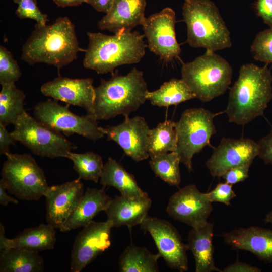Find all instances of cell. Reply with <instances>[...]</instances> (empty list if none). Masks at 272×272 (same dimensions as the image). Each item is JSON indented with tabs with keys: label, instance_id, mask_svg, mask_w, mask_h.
Wrapping results in <instances>:
<instances>
[{
	"label": "cell",
	"instance_id": "cell-1",
	"mask_svg": "<svg viewBox=\"0 0 272 272\" xmlns=\"http://www.w3.org/2000/svg\"><path fill=\"white\" fill-rule=\"evenodd\" d=\"M82 51L72 21L67 17H59L51 25L35 24L22 46L21 59L30 65L45 63L59 69Z\"/></svg>",
	"mask_w": 272,
	"mask_h": 272
},
{
	"label": "cell",
	"instance_id": "cell-2",
	"mask_svg": "<svg viewBox=\"0 0 272 272\" xmlns=\"http://www.w3.org/2000/svg\"><path fill=\"white\" fill-rule=\"evenodd\" d=\"M271 99L272 74L267 64H245L230 89L225 112L230 122L244 125L262 115Z\"/></svg>",
	"mask_w": 272,
	"mask_h": 272
},
{
	"label": "cell",
	"instance_id": "cell-3",
	"mask_svg": "<svg viewBox=\"0 0 272 272\" xmlns=\"http://www.w3.org/2000/svg\"><path fill=\"white\" fill-rule=\"evenodd\" d=\"M95 91L92 112L88 115L98 120L129 116L145 103L148 90L143 72L134 67L126 75L102 79Z\"/></svg>",
	"mask_w": 272,
	"mask_h": 272
},
{
	"label": "cell",
	"instance_id": "cell-4",
	"mask_svg": "<svg viewBox=\"0 0 272 272\" xmlns=\"http://www.w3.org/2000/svg\"><path fill=\"white\" fill-rule=\"evenodd\" d=\"M87 35L89 44L83 65L98 74L113 72L119 66L137 63L146 53L145 36L138 31L113 35L88 32Z\"/></svg>",
	"mask_w": 272,
	"mask_h": 272
},
{
	"label": "cell",
	"instance_id": "cell-5",
	"mask_svg": "<svg viewBox=\"0 0 272 272\" xmlns=\"http://www.w3.org/2000/svg\"><path fill=\"white\" fill-rule=\"evenodd\" d=\"M190 46L215 52L231 46L230 32L218 9L211 0H189L182 7Z\"/></svg>",
	"mask_w": 272,
	"mask_h": 272
},
{
	"label": "cell",
	"instance_id": "cell-6",
	"mask_svg": "<svg viewBox=\"0 0 272 272\" xmlns=\"http://www.w3.org/2000/svg\"><path fill=\"white\" fill-rule=\"evenodd\" d=\"M232 68L229 63L214 52H206L193 61L183 64L182 79L202 102L223 95L231 84Z\"/></svg>",
	"mask_w": 272,
	"mask_h": 272
},
{
	"label": "cell",
	"instance_id": "cell-7",
	"mask_svg": "<svg viewBox=\"0 0 272 272\" xmlns=\"http://www.w3.org/2000/svg\"><path fill=\"white\" fill-rule=\"evenodd\" d=\"M2 170V183L6 190L17 198L27 201L44 196L49 186L44 171L34 158L27 154L10 152Z\"/></svg>",
	"mask_w": 272,
	"mask_h": 272
},
{
	"label": "cell",
	"instance_id": "cell-8",
	"mask_svg": "<svg viewBox=\"0 0 272 272\" xmlns=\"http://www.w3.org/2000/svg\"><path fill=\"white\" fill-rule=\"evenodd\" d=\"M217 114L203 108L185 110L175 123L177 148L181 162L189 172L192 171L193 157L207 146H211L210 139L216 132L213 119Z\"/></svg>",
	"mask_w": 272,
	"mask_h": 272
},
{
	"label": "cell",
	"instance_id": "cell-9",
	"mask_svg": "<svg viewBox=\"0 0 272 272\" xmlns=\"http://www.w3.org/2000/svg\"><path fill=\"white\" fill-rule=\"evenodd\" d=\"M11 132L17 141L42 157L67 158L75 145L59 132L34 118L24 111L18 116Z\"/></svg>",
	"mask_w": 272,
	"mask_h": 272
},
{
	"label": "cell",
	"instance_id": "cell-10",
	"mask_svg": "<svg viewBox=\"0 0 272 272\" xmlns=\"http://www.w3.org/2000/svg\"><path fill=\"white\" fill-rule=\"evenodd\" d=\"M35 118L47 127L69 135L77 133L92 141L105 134L92 116L77 115L55 100L48 99L36 104L34 108Z\"/></svg>",
	"mask_w": 272,
	"mask_h": 272
},
{
	"label": "cell",
	"instance_id": "cell-11",
	"mask_svg": "<svg viewBox=\"0 0 272 272\" xmlns=\"http://www.w3.org/2000/svg\"><path fill=\"white\" fill-rule=\"evenodd\" d=\"M140 225L141 229L151 235L158 253L168 267L181 272L188 270V245L183 243L180 233L172 224L148 215Z\"/></svg>",
	"mask_w": 272,
	"mask_h": 272
},
{
	"label": "cell",
	"instance_id": "cell-12",
	"mask_svg": "<svg viewBox=\"0 0 272 272\" xmlns=\"http://www.w3.org/2000/svg\"><path fill=\"white\" fill-rule=\"evenodd\" d=\"M174 11L166 7L146 18L141 25L149 49L166 62L178 57L181 51L176 37Z\"/></svg>",
	"mask_w": 272,
	"mask_h": 272
},
{
	"label": "cell",
	"instance_id": "cell-13",
	"mask_svg": "<svg viewBox=\"0 0 272 272\" xmlns=\"http://www.w3.org/2000/svg\"><path fill=\"white\" fill-rule=\"evenodd\" d=\"M113 227L112 223L107 220L105 222L92 221L83 227L73 244L71 271L80 272L97 256L109 248Z\"/></svg>",
	"mask_w": 272,
	"mask_h": 272
},
{
	"label": "cell",
	"instance_id": "cell-14",
	"mask_svg": "<svg viewBox=\"0 0 272 272\" xmlns=\"http://www.w3.org/2000/svg\"><path fill=\"white\" fill-rule=\"evenodd\" d=\"M212 203L207 193L201 192L195 185H188L171 196L166 212L172 218L193 228L208 221Z\"/></svg>",
	"mask_w": 272,
	"mask_h": 272
},
{
	"label": "cell",
	"instance_id": "cell-15",
	"mask_svg": "<svg viewBox=\"0 0 272 272\" xmlns=\"http://www.w3.org/2000/svg\"><path fill=\"white\" fill-rule=\"evenodd\" d=\"M258 149V143L250 139L223 138L205 164L213 177H221L231 168L251 164Z\"/></svg>",
	"mask_w": 272,
	"mask_h": 272
},
{
	"label": "cell",
	"instance_id": "cell-16",
	"mask_svg": "<svg viewBox=\"0 0 272 272\" xmlns=\"http://www.w3.org/2000/svg\"><path fill=\"white\" fill-rule=\"evenodd\" d=\"M100 129L108 140L116 142L134 161H141L150 157L148 143L150 128L144 117L125 116L121 124Z\"/></svg>",
	"mask_w": 272,
	"mask_h": 272
},
{
	"label": "cell",
	"instance_id": "cell-17",
	"mask_svg": "<svg viewBox=\"0 0 272 272\" xmlns=\"http://www.w3.org/2000/svg\"><path fill=\"white\" fill-rule=\"evenodd\" d=\"M79 177L60 185L48 187L46 200V220L55 228L60 229L76 208L84 193Z\"/></svg>",
	"mask_w": 272,
	"mask_h": 272
},
{
	"label": "cell",
	"instance_id": "cell-18",
	"mask_svg": "<svg viewBox=\"0 0 272 272\" xmlns=\"http://www.w3.org/2000/svg\"><path fill=\"white\" fill-rule=\"evenodd\" d=\"M40 90L46 96L84 108L87 114L92 112L95 91L91 78L72 79L59 76L43 84Z\"/></svg>",
	"mask_w": 272,
	"mask_h": 272
},
{
	"label": "cell",
	"instance_id": "cell-19",
	"mask_svg": "<svg viewBox=\"0 0 272 272\" xmlns=\"http://www.w3.org/2000/svg\"><path fill=\"white\" fill-rule=\"evenodd\" d=\"M146 6V0H114L108 12L98 22V27L114 34L130 32L142 25Z\"/></svg>",
	"mask_w": 272,
	"mask_h": 272
},
{
	"label": "cell",
	"instance_id": "cell-20",
	"mask_svg": "<svg viewBox=\"0 0 272 272\" xmlns=\"http://www.w3.org/2000/svg\"><path fill=\"white\" fill-rule=\"evenodd\" d=\"M222 237L232 249L248 251L262 260L272 262V229L240 228L224 233Z\"/></svg>",
	"mask_w": 272,
	"mask_h": 272
},
{
	"label": "cell",
	"instance_id": "cell-21",
	"mask_svg": "<svg viewBox=\"0 0 272 272\" xmlns=\"http://www.w3.org/2000/svg\"><path fill=\"white\" fill-rule=\"evenodd\" d=\"M152 202L148 195L138 197L120 195L111 199L105 212L113 227L131 228L141 224L148 216Z\"/></svg>",
	"mask_w": 272,
	"mask_h": 272
},
{
	"label": "cell",
	"instance_id": "cell-22",
	"mask_svg": "<svg viewBox=\"0 0 272 272\" xmlns=\"http://www.w3.org/2000/svg\"><path fill=\"white\" fill-rule=\"evenodd\" d=\"M55 228L49 224H41L36 227L24 229L13 239L7 238L5 229L0 223V251L11 248H22L39 252L52 250L56 242Z\"/></svg>",
	"mask_w": 272,
	"mask_h": 272
},
{
	"label": "cell",
	"instance_id": "cell-23",
	"mask_svg": "<svg viewBox=\"0 0 272 272\" xmlns=\"http://www.w3.org/2000/svg\"><path fill=\"white\" fill-rule=\"evenodd\" d=\"M112 198L106 193L104 187L101 189L88 188L60 231L67 232L84 227L99 212L105 211Z\"/></svg>",
	"mask_w": 272,
	"mask_h": 272
},
{
	"label": "cell",
	"instance_id": "cell-24",
	"mask_svg": "<svg viewBox=\"0 0 272 272\" xmlns=\"http://www.w3.org/2000/svg\"><path fill=\"white\" fill-rule=\"evenodd\" d=\"M213 232V224L207 221L189 233L187 245L194 258L196 272H222L214 262Z\"/></svg>",
	"mask_w": 272,
	"mask_h": 272
},
{
	"label": "cell",
	"instance_id": "cell-25",
	"mask_svg": "<svg viewBox=\"0 0 272 272\" xmlns=\"http://www.w3.org/2000/svg\"><path fill=\"white\" fill-rule=\"evenodd\" d=\"M100 183L104 187L115 188L124 196L138 197L148 195L140 187L133 175L111 157L104 164Z\"/></svg>",
	"mask_w": 272,
	"mask_h": 272
},
{
	"label": "cell",
	"instance_id": "cell-26",
	"mask_svg": "<svg viewBox=\"0 0 272 272\" xmlns=\"http://www.w3.org/2000/svg\"><path fill=\"white\" fill-rule=\"evenodd\" d=\"M44 262L38 252L11 248L0 254V272H42Z\"/></svg>",
	"mask_w": 272,
	"mask_h": 272
},
{
	"label": "cell",
	"instance_id": "cell-27",
	"mask_svg": "<svg viewBox=\"0 0 272 272\" xmlns=\"http://www.w3.org/2000/svg\"><path fill=\"white\" fill-rule=\"evenodd\" d=\"M195 98V94L182 78L171 79L164 83L158 89L148 91L146 95L147 100L158 107L177 105Z\"/></svg>",
	"mask_w": 272,
	"mask_h": 272
},
{
	"label": "cell",
	"instance_id": "cell-28",
	"mask_svg": "<svg viewBox=\"0 0 272 272\" xmlns=\"http://www.w3.org/2000/svg\"><path fill=\"white\" fill-rule=\"evenodd\" d=\"M159 253L154 254L144 247L131 244L119 258V271L121 272H157L159 270Z\"/></svg>",
	"mask_w": 272,
	"mask_h": 272
},
{
	"label": "cell",
	"instance_id": "cell-29",
	"mask_svg": "<svg viewBox=\"0 0 272 272\" xmlns=\"http://www.w3.org/2000/svg\"><path fill=\"white\" fill-rule=\"evenodd\" d=\"M175 123L171 120H166L155 128L150 129L148 150L151 158L168 152L176 151L177 135Z\"/></svg>",
	"mask_w": 272,
	"mask_h": 272
},
{
	"label": "cell",
	"instance_id": "cell-30",
	"mask_svg": "<svg viewBox=\"0 0 272 272\" xmlns=\"http://www.w3.org/2000/svg\"><path fill=\"white\" fill-rule=\"evenodd\" d=\"M26 96L15 83L2 85L0 92V123L6 126L14 124L19 115L25 111Z\"/></svg>",
	"mask_w": 272,
	"mask_h": 272
},
{
	"label": "cell",
	"instance_id": "cell-31",
	"mask_svg": "<svg viewBox=\"0 0 272 272\" xmlns=\"http://www.w3.org/2000/svg\"><path fill=\"white\" fill-rule=\"evenodd\" d=\"M180 157L176 151L151 158L150 166L154 174L171 186H178L181 182Z\"/></svg>",
	"mask_w": 272,
	"mask_h": 272
},
{
	"label": "cell",
	"instance_id": "cell-32",
	"mask_svg": "<svg viewBox=\"0 0 272 272\" xmlns=\"http://www.w3.org/2000/svg\"><path fill=\"white\" fill-rule=\"evenodd\" d=\"M67 158L73 162V168L79 177L97 183L100 178L104 164L99 155L92 152L75 153L71 152Z\"/></svg>",
	"mask_w": 272,
	"mask_h": 272
},
{
	"label": "cell",
	"instance_id": "cell-33",
	"mask_svg": "<svg viewBox=\"0 0 272 272\" xmlns=\"http://www.w3.org/2000/svg\"><path fill=\"white\" fill-rule=\"evenodd\" d=\"M22 75L20 67L12 53L3 46H0V84L15 83Z\"/></svg>",
	"mask_w": 272,
	"mask_h": 272
},
{
	"label": "cell",
	"instance_id": "cell-34",
	"mask_svg": "<svg viewBox=\"0 0 272 272\" xmlns=\"http://www.w3.org/2000/svg\"><path fill=\"white\" fill-rule=\"evenodd\" d=\"M254 59L272 63V28L259 32L251 46Z\"/></svg>",
	"mask_w": 272,
	"mask_h": 272
},
{
	"label": "cell",
	"instance_id": "cell-35",
	"mask_svg": "<svg viewBox=\"0 0 272 272\" xmlns=\"http://www.w3.org/2000/svg\"><path fill=\"white\" fill-rule=\"evenodd\" d=\"M18 5L16 14L20 19H31L41 25L46 24L48 16L41 12L36 0H12Z\"/></svg>",
	"mask_w": 272,
	"mask_h": 272
},
{
	"label": "cell",
	"instance_id": "cell-36",
	"mask_svg": "<svg viewBox=\"0 0 272 272\" xmlns=\"http://www.w3.org/2000/svg\"><path fill=\"white\" fill-rule=\"evenodd\" d=\"M207 195L212 202H221L227 206L230 205L231 200L236 196L232 185L226 182L218 184L214 189L207 192Z\"/></svg>",
	"mask_w": 272,
	"mask_h": 272
},
{
	"label": "cell",
	"instance_id": "cell-37",
	"mask_svg": "<svg viewBox=\"0 0 272 272\" xmlns=\"http://www.w3.org/2000/svg\"><path fill=\"white\" fill-rule=\"evenodd\" d=\"M251 164L239 165L227 171L222 176L226 182L233 185L244 181L249 176V170Z\"/></svg>",
	"mask_w": 272,
	"mask_h": 272
},
{
	"label": "cell",
	"instance_id": "cell-38",
	"mask_svg": "<svg viewBox=\"0 0 272 272\" xmlns=\"http://www.w3.org/2000/svg\"><path fill=\"white\" fill-rule=\"evenodd\" d=\"M254 8L257 15L272 28V0H256Z\"/></svg>",
	"mask_w": 272,
	"mask_h": 272
},
{
	"label": "cell",
	"instance_id": "cell-39",
	"mask_svg": "<svg viewBox=\"0 0 272 272\" xmlns=\"http://www.w3.org/2000/svg\"><path fill=\"white\" fill-rule=\"evenodd\" d=\"M259 148L258 157L265 163L272 164V129L268 134L257 143Z\"/></svg>",
	"mask_w": 272,
	"mask_h": 272
},
{
	"label": "cell",
	"instance_id": "cell-40",
	"mask_svg": "<svg viewBox=\"0 0 272 272\" xmlns=\"http://www.w3.org/2000/svg\"><path fill=\"white\" fill-rule=\"evenodd\" d=\"M6 127L0 123V153L4 155L10 152V146L15 145L17 141Z\"/></svg>",
	"mask_w": 272,
	"mask_h": 272
},
{
	"label": "cell",
	"instance_id": "cell-41",
	"mask_svg": "<svg viewBox=\"0 0 272 272\" xmlns=\"http://www.w3.org/2000/svg\"><path fill=\"white\" fill-rule=\"evenodd\" d=\"M261 271V269L257 267L240 261H236L222 270V272H260Z\"/></svg>",
	"mask_w": 272,
	"mask_h": 272
},
{
	"label": "cell",
	"instance_id": "cell-42",
	"mask_svg": "<svg viewBox=\"0 0 272 272\" xmlns=\"http://www.w3.org/2000/svg\"><path fill=\"white\" fill-rule=\"evenodd\" d=\"M114 0H86V3L92 6L96 11L107 13Z\"/></svg>",
	"mask_w": 272,
	"mask_h": 272
},
{
	"label": "cell",
	"instance_id": "cell-43",
	"mask_svg": "<svg viewBox=\"0 0 272 272\" xmlns=\"http://www.w3.org/2000/svg\"><path fill=\"white\" fill-rule=\"evenodd\" d=\"M6 189L3 184L0 182V203L2 206H6L9 202L18 204L19 201L15 198H14L8 195Z\"/></svg>",
	"mask_w": 272,
	"mask_h": 272
},
{
	"label": "cell",
	"instance_id": "cell-44",
	"mask_svg": "<svg viewBox=\"0 0 272 272\" xmlns=\"http://www.w3.org/2000/svg\"><path fill=\"white\" fill-rule=\"evenodd\" d=\"M58 7L64 8L66 7L76 6L86 3V0H52Z\"/></svg>",
	"mask_w": 272,
	"mask_h": 272
},
{
	"label": "cell",
	"instance_id": "cell-45",
	"mask_svg": "<svg viewBox=\"0 0 272 272\" xmlns=\"http://www.w3.org/2000/svg\"><path fill=\"white\" fill-rule=\"evenodd\" d=\"M265 222L266 223L272 224V209L266 215Z\"/></svg>",
	"mask_w": 272,
	"mask_h": 272
},
{
	"label": "cell",
	"instance_id": "cell-46",
	"mask_svg": "<svg viewBox=\"0 0 272 272\" xmlns=\"http://www.w3.org/2000/svg\"><path fill=\"white\" fill-rule=\"evenodd\" d=\"M185 2L189 1V0H184Z\"/></svg>",
	"mask_w": 272,
	"mask_h": 272
}]
</instances>
